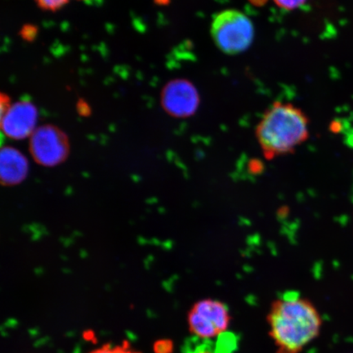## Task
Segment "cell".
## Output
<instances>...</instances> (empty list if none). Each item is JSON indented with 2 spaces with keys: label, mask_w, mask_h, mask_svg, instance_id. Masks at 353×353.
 Masks as SVG:
<instances>
[{
  "label": "cell",
  "mask_w": 353,
  "mask_h": 353,
  "mask_svg": "<svg viewBox=\"0 0 353 353\" xmlns=\"http://www.w3.org/2000/svg\"><path fill=\"white\" fill-rule=\"evenodd\" d=\"M268 323L276 353H300L319 336L322 319L314 304L295 291H288L272 303Z\"/></svg>",
  "instance_id": "obj_1"
},
{
  "label": "cell",
  "mask_w": 353,
  "mask_h": 353,
  "mask_svg": "<svg viewBox=\"0 0 353 353\" xmlns=\"http://www.w3.org/2000/svg\"><path fill=\"white\" fill-rule=\"evenodd\" d=\"M256 139L268 161L294 153L309 137V120L301 109L275 103L263 114L255 130Z\"/></svg>",
  "instance_id": "obj_2"
},
{
  "label": "cell",
  "mask_w": 353,
  "mask_h": 353,
  "mask_svg": "<svg viewBox=\"0 0 353 353\" xmlns=\"http://www.w3.org/2000/svg\"><path fill=\"white\" fill-rule=\"evenodd\" d=\"M211 35L221 51L236 55L248 50L252 43L254 25L244 13L235 10H225L213 21Z\"/></svg>",
  "instance_id": "obj_3"
},
{
  "label": "cell",
  "mask_w": 353,
  "mask_h": 353,
  "mask_svg": "<svg viewBox=\"0 0 353 353\" xmlns=\"http://www.w3.org/2000/svg\"><path fill=\"white\" fill-rule=\"evenodd\" d=\"M231 321L226 304L211 298L199 300L188 314L190 332L202 341H210L226 332Z\"/></svg>",
  "instance_id": "obj_4"
},
{
  "label": "cell",
  "mask_w": 353,
  "mask_h": 353,
  "mask_svg": "<svg viewBox=\"0 0 353 353\" xmlns=\"http://www.w3.org/2000/svg\"><path fill=\"white\" fill-rule=\"evenodd\" d=\"M30 153L38 165L52 168L68 157L70 143L63 131L54 125H42L30 138Z\"/></svg>",
  "instance_id": "obj_5"
},
{
  "label": "cell",
  "mask_w": 353,
  "mask_h": 353,
  "mask_svg": "<svg viewBox=\"0 0 353 353\" xmlns=\"http://www.w3.org/2000/svg\"><path fill=\"white\" fill-rule=\"evenodd\" d=\"M161 104L171 117L188 118L196 113L200 105V95L191 82L176 79L168 83L163 90Z\"/></svg>",
  "instance_id": "obj_6"
},
{
  "label": "cell",
  "mask_w": 353,
  "mask_h": 353,
  "mask_svg": "<svg viewBox=\"0 0 353 353\" xmlns=\"http://www.w3.org/2000/svg\"><path fill=\"white\" fill-rule=\"evenodd\" d=\"M38 110L32 103L22 101L11 104L1 114V130L12 140L30 139L38 126Z\"/></svg>",
  "instance_id": "obj_7"
},
{
  "label": "cell",
  "mask_w": 353,
  "mask_h": 353,
  "mask_svg": "<svg viewBox=\"0 0 353 353\" xmlns=\"http://www.w3.org/2000/svg\"><path fill=\"white\" fill-rule=\"evenodd\" d=\"M29 173V161L15 148L4 147L0 154V178L3 185L15 186L23 182Z\"/></svg>",
  "instance_id": "obj_8"
},
{
  "label": "cell",
  "mask_w": 353,
  "mask_h": 353,
  "mask_svg": "<svg viewBox=\"0 0 353 353\" xmlns=\"http://www.w3.org/2000/svg\"><path fill=\"white\" fill-rule=\"evenodd\" d=\"M88 353H140L126 341L121 344H104Z\"/></svg>",
  "instance_id": "obj_9"
},
{
  "label": "cell",
  "mask_w": 353,
  "mask_h": 353,
  "mask_svg": "<svg viewBox=\"0 0 353 353\" xmlns=\"http://www.w3.org/2000/svg\"><path fill=\"white\" fill-rule=\"evenodd\" d=\"M70 0H35L38 6L44 10L57 11L68 4Z\"/></svg>",
  "instance_id": "obj_10"
},
{
  "label": "cell",
  "mask_w": 353,
  "mask_h": 353,
  "mask_svg": "<svg viewBox=\"0 0 353 353\" xmlns=\"http://www.w3.org/2000/svg\"><path fill=\"white\" fill-rule=\"evenodd\" d=\"M274 2L278 7L287 10H293L303 6L307 0H274Z\"/></svg>",
  "instance_id": "obj_11"
},
{
  "label": "cell",
  "mask_w": 353,
  "mask_h": 353,
  "mask_svg": "<svg viewBox=\"0 0 353 353\" xmlns=\"http://www.w3.org/2000/svg\"><path fill=\"white\" fill-rule=\"evenodd\" d=\"M173 350L174 344L170 341H159L154 346L156 353H171Z\"/></svg>",
  "instance_id": "obj_12"
},
{
  "label": "cell",
  "mask_w": 353,
  "mask_h": 353,
  "mask_svg": "<svg viewBox=\"0 0 353 353\" xmlns=\"http://www.w3.org/2000/svg\"><path fill=\"white\" fill-rule=\"evenodd\" d=\"M251 3H253L254 6H263L266 3L267 0H250Z\"/></svg>",
  "instance_id": "obj_13"
},
{
  "label": "cell",
  "mask_w": 353,
  "mask_h": 353,
  "mask_svg": "<svg viewBox=\"0 0 353 353\" xmlns=\"http://www.w3.org/2000/svg\"><path fill=\"white\" fill-rule=\"evenodd\" d=\"M193 353H212L210 351L205 350H200L198 351H195Z\"/></svg>",
  "instance_id": "obj_14"
}]
</instances>
